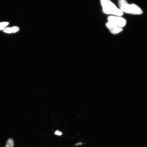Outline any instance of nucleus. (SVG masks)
<instances>
[{"mask_svg":"<svg viewBox=\"0 0 147 147\" xmlns=\"http://www.w3.org/2000/svg\"><path fill=\"white\" fill-rule=\"evenodd\" d=\"M100 3L102 8L103 12L105 13L119 16L123 15L122 11L120 9L117 8L110 0H100Z\"/></svg>","mask_w":147,"mask_h":147,"instance_id":"1","label":"nucleus"},{"mask_svg":"<svg viewBox=\"0 0 147 147\" xmlns=\"http://www.w3.org/2000/svg\"><path fill=\"white\" fill-rule=\"evenodd\" d=\"M120 10L123 12L135 15L142 14L143 11L139 7L135 4H128L126 0H118Z\"/></svg>","mask_w":147,"mask_h":147,"instance_id":"2","label":"nucleus"},{"mask_svg":"<svg viewBox=\"0 0 147 147\" xmlns=\"http://www.w3.org/2000/svg\"><path fill=\"white\" fill-rule=\"evenodd\" d=\"M108 22L121 28L125 26L126 24V20L119 16H110L108 17Z\"/></svg>","mask_w":147,"mask_h":147,"instance_id":"3","label":"nucleus"},{"mask_svg":"<svg viewBox=\"0 0 147 147\" xmlns=\"http://www.w3.org/2000/svg\"><path fill=\"white\" fill-rule=\"evenodd\" d=\"M106 26L109 29L110 32L113 34H118L123 30V29L117 26L114 24L108 22L106 24Z\"/></svg>","mask_w":147,"mask_h":147,"instance_id":"4","label":"nucleus"},{"mask_svg":"<svg viewBox=\"0 0 147 147\" xmlns=\"http://www.w3.org/2000/svg\"><path fill=\"white\" fill-rule=\"evenodd\" d=\"M19 28L18 27H14L12 28H7L4 29V32L7 33H15L18 32L19 30Z\"/></svg>","mask_w":147,"mask_h":147,"instance_id":"5","label":"nucleus"},{"mask_svg":"<svg viewBox=\"0 0 147 147\" xmlns=\"http://www.w3.org/2000/svg\"><path fill=\"white\" fill-rule=\"evenodd\" d=\"M5 147H14V142L12 139L8 140Z\"/></svg>","mask_w":147,"mask_h":147,"instance_id":"6","label":"nucleus"},{"mask_svg":"<svg viewBox=\"0 0 147 147\" xmlns=\"http://www.w3.org/2000/svg\"><path fill=\"white\" fill-rule=\"evenodd\" d=\"M8 22H3L0 23V30H3L5 27L9 24Z\"/></svg>","mask_w":147,"mask_h":147,"instance_id":"7","label":"nucleus"},{"mask_svg":"<svg viewBox=\"0 0 147 147\" xmlns=\"http://www.w3.org/2000/svg\"><path fill=\"white\" fill-rule=\"evenodd\" d=\"M55 134L57 135L61 136L62 135V133L61 132L58 131V130H57V131L55 132Z\"/></svg>","mask_w":147,"mask_h":147,"instance_id":"8","label":"nucleus"}]
</instances>
